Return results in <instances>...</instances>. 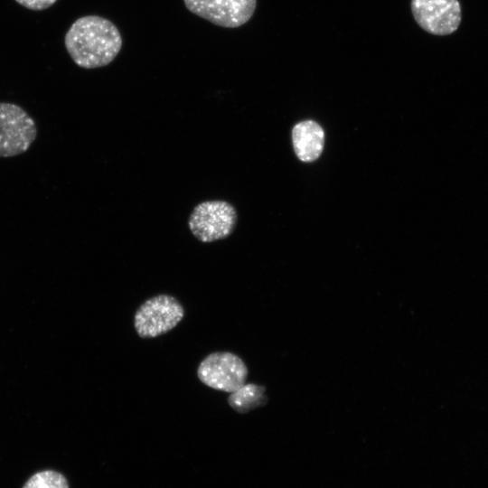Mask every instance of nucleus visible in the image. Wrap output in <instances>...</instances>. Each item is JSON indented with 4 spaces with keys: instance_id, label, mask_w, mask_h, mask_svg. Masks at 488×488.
<instances>
[{
    "instance_id": "obj_1",
    "label": "nucleus",
    "mask_w": 488,
    "mask_h": 488,
    "mask_svg": "<svg viewBox=\"0 0 488 488\" xmlns=\"http://www.w3.org/2000/svg\"><path fill=\"white\" fill-rule=\"evenodd\" d=\"M65 47L72 61L84 69L108 65L122 47V37L117 26L99 15L77 19L64 38Z\"/></svg>"
},
{
    "instance_id": "obj_2",
    "label": "nucleus",
    "mask_w": 488,
    "mask_h": 488,
    "mask_svg": "<svg viewBox=\"0 0 488 488\" xmlns=\"http://www.w3.org/2000/svg\"><path fill=\"white\" fill-rule=\"evenodd\" d=\"M238 221L235 207L222 200L198 203L188 220L192 234L201 242L210 243L229 237Z\"/></svg>"
},
{
    "instance_id": "obj_3",
    "label": "nucleus",
    "mask_w": 488,
    "mask_h": 488,
    "mask_svg": "<svg viewBox=\"0 0 488 488\" xmlns=\"http://www.w3.org/2000/svg\"><path fill=\"white\" fill-rule=\"evenodd\" d=\"M184 309L173 296L161 294L145 300L134 316L141 338H155L174 329L183 318Z\"/></svg>"
},
{
    "instance_id": "obj_4",
    "label": "nucleus",
    "mask_w": 488,
    "mask_h": 488,
    "mask_svg": "<svg viewBox=\"0 0 488 488\" xmlns=\"http://www.w3.org/2000/svg\"><path fill=\"white\" fill-rule=\"evenodd\" d=\"M36 136V123L22 107L0 102V157L26 152Z\"/></svg>"
},
{
    "instance_id": "obj_5",
    "label": "nucleus",
    "mask_w": 488,
    "mask_h": 488,
    "mask_svg": "<svg viewBox=\"0 0 488 488\" xmlns=\"http://www.w3.org/2000/svg\"><path fill=\"white\" fill-rule=\"evenodd\" d=\"M197 376L204 385L231 393L245 384L248 369L238 355L230 352H216L201 361Z\"/></svg>"
},
{
    "instance_id": "obj_6",
    "label": "nucleus",
    "mask_w": 488,
    "mask_h": 488,
    "mask_svg": "<svg viewBox=\"0 0 488 488\" xmlns=\"http://www.w3.org/2000/svg\"><path fill=\"white\" fill-rule=\"evenodd\" d=\"M411 11L418 24L434 35L452 34L462 21L458 0H411Z\"/></svg>"
},
{
    "instance_id": "obj_7",
    "label": "nucleus",
    "mask_w": 488,
    "mask_h": 488,
    "mask_svg": "<svg viewBox=\"0 0 488 488\" xmlns=\"http://www.w3.org/2000/svg\"><path fill=\"white\" fill-rule=\"evenodd\" d=\"M192 14L225 27L236 28L246 23L253 15L257 0H183Z\"/></svg>"
},
{
    "instance_id": "obj_8",
    "label": "nucleus",
    "mask_w": 488,
    "mask_h": 488,
    "mask_svg": "<svg viewBox=\"0 0 488 488\" xmlns=\"http://www.w3.org/2000/svg\"><path fill=\"white\" fill-rule=\"evenodd\" d=\"M292 140L297 157L304 162H312L317 159L323 151L324 133L318 123L302 121L294 127Z\"/></svg>"
},
{
    "instance_id": "obj_9",
    "label": "nucleus",
    "mask_w": 488,
    "mask_h": 488,
    "mask_svg": "<svg viewBox=\"0 0 488 488\" xmlns=\"http://www.w3.org/2000/svg\"><path fill=\"white\" fill-rule=\"evenodd\" d=\"M266 389L254 383L242 385L231 392L228 399L229 405L239 413H247L267 403Z\"/></svg>"
},
{
    "instance_id": "obj_10",
    "label": "nucleus",
    "mask_w": 488,
    "mask_h": 488,
    "mask_svg": "<svg viewBox=\"0 0 488 488\" xmlns=\"http://www.w3.org/2000/svg\"><path fill=\"white\" fill-rule=\"evenodd\" d=\"M23 488H69V483L62 474L54 470H43L29 477Z\"/></svg>"
},
{
    "instance_id": "obj_11",
    "label": "nucleus",
    "mask_w": 488,
    "mask_h": 488,
    "mask_svg": "<svg viewBox=\"0 0 488 488\" xmlns=\"http://www.w3.org/2000/svg\"><path fill=\"white\" fill-rule=\"evenodd\" d=\"M23 7L33 10L42 11L51 7L57 0H15Z\"/></svg>"
}]
</instances>
